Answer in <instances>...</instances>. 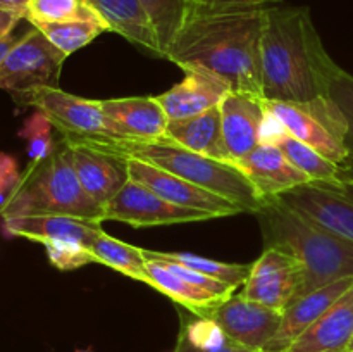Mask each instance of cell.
I'll return each mask as SVG.
<instances>
[{"label": "cell", "instance_id": "cell-35", "mask_svg": "<svg viewBox=\"0 0 353 352\" xmlns=\"http://www.w3.org/2000/svg\"><path fill=\"white\" fill-rule=\"evenodd\" d=\"M172 352H261L254 351V349H248L245 345L236 344L234 340L228 338L223 345H202L199 342L192 340V338L186 335L185 330L179 328L178 338H176V345L172 349Z\"/></svg>", "mask_w": 353, "mask_h": 352}, {"label": "cell", "instance_id": "cell-46", "mask_svg": "<svg viewBox=\"0 0 353 352\" xmlns=\"http://www.w3.org/2000/svg\"><path fill=\"white\" fill-rule=\"evenodd\" d=\"M78 352H90V351H78Z\"/></svg>", "mask_w": 353, "mask_h": 352}, {"label": "cell", "instance_id": "cell-27", "mask_svg": "<svg viewBox=\"0 0 353 352\" xmlns=\"http://www.w3.org/2000/svg\"><path fill=\"white\" fill-rule=\"evenodd\" d=\"M143 254L147 259H168V261L179 262L183 266L203 273V275L216 278L226 285L238 289L243 286L248 275L252 271V264H231V262H221L216 259L203 257V255L192 254V252H155L143 248Z\"/></svg>", "mask_w": 353, "mask_h": 352}, {"label": "cell", "instance_id": "cell-14", "mask_svg": "<svg viewBox=\"0 0 353 352\" xmlns=\"http://www.w3.org/2000/svg\"><path fill=\"white\" fill-rule=\"evenodd\" d=\"M185 78L168 92L157 95V102L164 109L169 121L188 119L217 107L231 90L221 76L199 66L183 68Z\"/></svg>", "mask_w": 353, "mask_h": 352}, {"label": "cell", "instance_id": "cell-18", "mask_svg": "<svg viewBox=\"0 0 353 352\" xmlns=\"http://www.w3.org/2000/svg\"><path fill=\"white\" fill-rule=\"evenodd\" d=\"M353 285V276H347L338 282L314 290L290 304L283 313L278 333L265 345L262 352H286L290 345L310 326L316 323L345 292Z\"/></svg>", "mask_w": 353, "mask_h": 352}, {"label": "cell", "instance_id": "cell-31", "mask_svg": "<svg viewBox=\"0 0 353 352\" xmlns=\"http://www.w3.org/2000/svg\"><path fill=\"white\" fill-rule=\"evenodd\" d=\"M54 124L40 110L33 113L24 121L23 128L19 130V137L26 140L30 162L41 161L52 154L57 144L54 138Z\"/></svg>", "mask_w": 353, "mask_h": 352}, {"label": "cell", "instance_id": "cell-7", "mask_svg": "<svg viewBox=\"0 0 353 352\" xmlns=\"http://www.w3.org/2000/svg\"><path fill=\"white\" fill-rule=\"evenodd\" d=\"M43 113L68 144H102L124 140L102 110L100 100L83 99L61 88H41L23 100Z\"/></svg>", "mask_w": 353, "mask_h": 352}, {"label": "cell", "instance_id": "cell-13", "mask_svg": "<svg viewBox=\"0 0 353 352\" xmlns=\"http://www.w3.org/2000/svg\"><path fill=\"white\" fill-rule=\"evenodd\" d=\"M128 169H130V179L143 183L152 192L161 195L168 202L176 204V206L205 211V213L212 214L214 217H228L243 213L231 200L209 192L205 188H200V186L183 179L181 176L164 171L157 166L128 159Z\"/></svg>", "mask_w": 353, "mask_h": 352}, {"label": "cell", "instance_id": "cell-33", "mask_svg": "<svg viewBox=\"0 0 353 352\" xmlns=\"http://www.w3.org/2000/svg\"><path fill=\"white\" fill-rule=\"evenodd\" d=\"M327 95L340 107L345 119H347L348 131L347 138H345V145H347L348 150L347 161L353 162V75L341 68L338 69V72L333 76L330 86H327Z\"/></svg>", "mask_w": 353, "mask_h": 352}, {"label": "cell", "instance_id": "cell-9", "mask_svg": "<svg viewBox=\"0 0 353 352\" xmlns=\"http://www.w3.org/2000/svg\"><path fill=\"white\" fill-rule=\"evenodd\" d=\"M303 289V266L299 259L279 247H264L261 257L241 289V295L265 307L285 313L300 299Z\"/></svg>", "mask_w": 353, "mask_h": 352}, {"label": "cell", "instance_id": "cell-19", "mask_svg": "<svg viewBox=\"0 0 353 352\" xmlns=\"http://www.w3.org/2000/svg\"><path fill=\"white\" fill-rule=\"evenodd\" d=\"M100 106L124 140L157 141L165 137L169 119L155 97L100 100Z\"/></svg>", "mask_w": 353, "mask_h": 352}, {"label": "cell", "instance_id": "cell-16", "mask_svg": "<svg viewBox=\"0 0 353 352\" xmlns=\"http://www.w3.org/2000/svg\"><path fill=\"white\" fill-rule=\"evenodd\" d=\"M231 162L247 176L262 202L278 199L288 190L310 182L274 145H257L250 154Z\"/></svg>", "mask_w": 353, "mask_h": 352}, {"label": "cell", "instance_id": "cell-10", "mask_svg": "<svg viewBox=\"0 0 353 352\" xmlns=\"http://www.w3.org/2000/svg\"><path fill=\"white\" fill-rule=\"evenodd\" d=\"M102 211L103 221H121L134 228L214 219L212 214L205 211L168 202L134 179H128L126 185L103 206Z\"/></svg>", "mask_w": 353, "mask_h": 352}, {"label": "cell", "instance_id": "cell-45", "mask_svg": "<svg viewBox=\"0 0 353 352\" xmlns=\"http://www.w3.org/2000/svg\"><path fill=\"white\" fill-rule=\"evenodd\" d=\"M350 351L353 352V340H352V344H350Z\"/></svg>", "mask_w": 353, "mask_h": 352}, {"label": "cell", "instance_id": "cell-15", "mask_svg": "<svg viewBox=\"0 0 353 352\" xmlns=\"http://www.w3.org/2000/svg\"><path fill=\"white\" fill-rule=\"evenodd\" d=\"M76 176L90 199L103 209L130 179L128 159L88 144H69Z\"/></svg>", "mask_w": 353, "mask_h": 352}, {"label": "cell", "instance_id": "cell-28", "mask_svg": "<svg viewBox=\"0 0 353 352\" xmlns=\"http://www.w3.org/2000/svg\"><path fill=\"white\" fill-rule=\"evenodd\" d=\"M24 19L31 26L65 21H97L105 24L88 0H30Z\"/></svg>", "mask_w": 353, "mask_h": 352}, {"label": "cell", "instance_id": "cell-25", "mask_svg": "<svg viewBox=\"0 0 353 352\" xmlns=\"http://www.w3.org/2000/svg\"><path fill=\"white\" fill-rule=\"evenodd\" d=\"M157 35L161 57H165L179 31L196 14L199 0H140Z\"/></svg>", "mask_w": 353, "mask_h": 352}, {"label": "cell", "instance_id": "cell-2", "mask_svg": "<svg viewBox=\"0 0 353 352\" xmlns=\"http://www.w3.org/2000/svg\"><path fill=\"white\" fill-rule=\"evenodd\" d=\"M264 9L200 12L186 23L164 59L179 68L199 66L233 92L262 97L261 35Z\"/></svg>", "mask_w": 353, "mask_h": 352}, {"label": "cell", "instance_id": "cell-36", "mask_svg": "<svg viewBox=\"0 0 353 352\" xmlns=\"http://www.w3.org/2000/svg\"><path fill=\"white\" fill-rule=\"evenodd\" d=\"M281 0H199L200 12H223V10H243V9H265L278 6Z\"/></svg>", "mask_w": 353, "mask_h": 352}, {"label": "cell", "instance_id": "cell-34", "mask_svg": "<svg viewBox=\"0 0 353 352\" xmlns=\"http://www.w3.org/2000/svg\"><path fill=\"white\" fill-rule=\"evenodd\" d=\"M157 261L164 262V264L168 266V268L171 269L172 273H176V275H178L179 278H183V280H185V282H188L190 285L199 286V289L205 290V292L212 293V295L219 297V299H223V300H226L228 297L233 295L234 290H236V289H233V286L226 285V283L219 282V280L210 278V276L203 275V273L195 271V269L188 268V266L179 264V262L168 261V259H157Z\"/></svg>", "mask_w": 353, "mask_h": 352}, {"label": "cell", "instance_id": "cell-22", "mask_svg": "<svg viewBox=\"0 0 353 352\" xmlns=\"http://www.w3.org/2000/svg\"><path fill=\"white\" fill-rule=\"evenodd\" d=\"M88 2L102 17L109 31L121 35L150 55L161 57L157 35L140 0H88Z\"/></svg>", "mask_w": 353, "mask_h": 352}, {"label": "cell", "instance_id": "cell-43", "mask_svg": "<svg viewBox=\"0 0 353 352\" xmlns=\"http://www.w3.org/2000/svg\"><path fill=\"white\" fill-rule=\"evenodd\" d=\"M10 190H12V186H10L6 179L0 178V206L6 202V199H7V195L10 193Z\"/></svg>", "mask_w": 353, "mask_h": 352}, {"label": "cell", "instance_id": "cell-40", "mask_svg": "<svg viewBox=\"0 0 353 352\" xmlns=\"http://www.w3.org/2000/svg\"><path fill=\"white\" fill-rule=\"evenodd\" d=\"M19 21H21L19 16H14V14L0 10V38H3L6 35L12 33L14 28L17 26V23H19Z\"/></svg>", "mask_w": 353, "mask_h": 352}, {"label": "cell", "instance_id": "cell-3", "mask_svg": "<svg viewBox=\"0 0 353 352\" xmlns=\"http://www.w3.org/2000/svg\"><path fill=\"white\" fill-rule=\"evenodd\" d=\"M264 247H279L303 266L302 295L353 276V242L324 228L312 217L272 199L255 213Z\"/></svg>", "mask_w": 353, "mask_h": 352}, {"label": "cell", "instance_id": "cell-32", "mask_svg": "<svg viewBox=\"0 0 353 352\" xmlns=\"http://www.w3.org/2000/svg\"><path fill=\"white\" fill-rule=\"evenodd\" d=\"M47 252V257L54 268L59 271H72V269L83 268L86 264L95 262V255L88 247L76 242H45L41 244Z\"/></svg>", "mask_w": 353, "mask_h": 352}, {"label": "cell", "instance_id": "cell-4", "mask_svg": "<svg viewBox=\"0 0 353 352\" xmlns=\"http://www.w3.org/2000/svg\"><path fill=\"white\" fill-rule=\"evenodd\" d=\"M48 214L103 221L102 207L90 199L76 176L71 147L62 137L50 155L28 164L0 206L2 219Z\"/></svg>", "mask_w": 353, "mask_h": 352}, {"label": "cell", "instance_id": "cell-12", "mask_svg": "<svg viewBox=\"0 0 353 352\" xmlns=\"http://www.w3.org/2000/svg\"><path fill=\"white\" fill-rule=\"evenodd\" d=\"M200 316L216 321L221 330L236 344L261 352L278 333L283 320V313L245 299L241 293H233L217 306L200 313Z\"/></svg>", "mask_w": 353, "mask_h": 352}, {"label": "cell", "instance_id": "cell-44", "mask_svg": "<svg viewBox=\"0 0 353 352\" xmlns=\"http://www.w3.org/2000/svg\"><path fill=\"white\" fill-rule=\"evenodd\" d=\"M333 352H352V351H348L347 349V351H333Z\"/></svg>", "mask_w": 353, "mask_h": 352}, {"label": "cell", "instance_id": "cell-1", "mask_svg": "<svg viewBox=\"0 0 353 352\" xmlns=\"http://www.w3.org/2000/svg\"><path fill=\"white\" fill-rule=\"evenodd\" d=\"M338 69L307 7H265L261 35L262 99L309 102L327 95Z\"/></svg>", "mask_w": 353, "mask_h": 352}, {"label": "cell", "instance_id": "cell-21", "mask_svg": "<svg viewBox=\"0 0 353 352\" xmlns=\"http://www.w3.org/2000/svg\"><path fill=\"white\" fill-rule=\"evenodd\" d=\"M353 340V285L286 352L350 351Z\"/></svg>", "mask_w": 353, "mask_h": 352}, {"label": "cell", "instance_id": "cell-20", "mask_svg": "<svg viewBox=\"0 0 353 352\" xmlns=\"http://www.w3.org/2000/svg\"><path fill=\"white\" fill-rule=\"evenodd\" d=\"M223 135L231 161L250 154L259 145V128L265 113L262 97L230 92L219 104Z\"/></svg>", "mask_w": 353, "mask_h": 352}, {"label": "cell", "instance_id": "cell-30", "mask_svg": "<svg viewBox=\"0 0 353 352\" xmlns=\"http://www.w3.org/2000/svg\"><path fill=\"white\" fill-rule=\"evenodd\" d=\"M279 148L286 155V159L296 169H300L310 182H336L340 179V164L324 157L310 145L288 135L285 141L279 145Z\"/></svg>", "mask_w": 353, "mask_h": 352}, {"label": "cell", "instance_id": "cell-5", "mask_svg": "<svg viewBox=\"0 0 353 352\" xmlns=\"http://www.w3.org/2000/svg\"><path fill=\"white\" fill-rule=\"evenodd\" d=\"M88 145H95L124 159L147 162L176 176H181L183 179L200 188H205L231 200L243 213L255 214L264 206L247 176L233 162L217 161V159L196 154L168 140L165 137L157 141L110 140Z\"/></svg>", "mask_w": 353, "mask_h": 352}, {"label": "cell", "instance_id": "cell-11", "mask_svg": "<svg viewBox=\"0 0 353 352\" xmlns=\"http://www.w3.org/2000/svg\"><path fill=\"white\" fill-rule=\"evenodd\" d=\"M278 200L353 242V183L347 179L307 182L279 195Z\"/></svg>", "mask_w": 353, "mask_h": 352}, {"label": "cell", "instance_id": "cell-17", "mask_svg": "<svg viewBox=\"0 0 353 352\" xmlns=\"http://www.w3.org/2000/svg\"><path fill=\"white\" fill-rule=\"evenodd\" d=\"M3 233L9 237H21L28 240L40 242H76L92 248L93 242L103 231L102 221L86 219L64 214H48V216L9 217L2 219Z\"/></svg>", "mask_w": 353, "mask_h": 352}, {"label": "cell", "instance_id": "cell-26", "mask_svg": "<svg viewBox=\"0 0 353 352\" xmlns=\"http://www.w3.org/2000/svg\"><path fill=\"white\" fill-rule=\"evenodd\" d=\"M90 251L93 252L95 262H99V264L109 266L114 271L123 273L124 276H130V278L150 286V278H148L147 273V257L143 254V248L117 240V238L102 231L100 237L93 242Z\"/></svg>", "mask_w": 353, "mask_h": 352}, {"label": "cell", "instance_id": "cell-29", "mask_svg": "<svg viewBox=\"0 0 353 352\" xmlns=\"http://www.w3.org/2000/svg\"><path fill=\"white\" fill-rule=\"evenodd\" d=\"M34 28L41 31L65 57L74 54L79 48L86 47L109 28L97 21H65V23H43Z\"/></svg>", "mask_w": 353, "mask_h": 352}, {"label": "cell", "instance_id": "cell-24", "mask_svg": "<svg viewBox=\"0 0 353 352\" xmlns=\"http://www.w3.org/2000/svg\"><path fill=\"white\" fill-rule=\"evenodd\" d=\"M147 273L152 289L159 290L179 307H185L192 313L200 314L223 302V299L219 297L212 295L199 286L190 285L188 282L179 278L164 262L157 261V259H147Z\"/></svg>", "mask_w": 353, "mask_h": 352}, {"label": "cell", "instance_id": "cell-8", "mask_svg": "<svg viewBox=\"0 0 353 352\" xmlns=\"http://www.w3.org/2000/svg\"><path fill=\"white\" fill-rule=\"evenodd\" d=\"M65 59L38 28L31 26L0 64V88L21 102L41 88H59Z\"/></svg>", "mask_w": 353, "mask_h": 352}, {"label": "cell", "instance_id": "cell-41", "mask_svg": "<svg viewBox=\"0 0 353 352\" xmlns=\"http://www.w3.org/2000/svg\"><path fill=\"white\" fill-rule=\"evenodd\" d=\"M21 37H23V35H16L12 31V33H9V35H6L3 38H0V64H2V61L6 59V55L12 50L14 45L21 40Z\"/></svg>", "mask_w": 353, "mask_h": 352}, {"label": "cell", "instance_id": "cell-38", "mask_svg": "<svg viewBox=\"0 0 353 352\" xmlns=\"http://www.w3.org/2000/svg\"><path fill=\"white\" fill-rule=\"evenodd\" d=\"M19 169H17V162L12 155L3 154L0 152V178L6 179L10 186H16V183L19 182Z\"/></svg>", "mask_w": 353, "mask_h": 352}, {"label": "cell", "instance_id": "cell-39", "mask_svg": "<svg viewBox=\"0 0 353 352\" xmlns=\"http://www.w3.org/2000/svg\"><path fill=\"white\" fill-rule=\"evenodd\" d=\"M28 3H30V0H0V10L14 14V16H19L21 19H24L26 17Z\"/></svg>", "mask_w": 353, "mask_h": 352}, {"label": "cell", "instance_id": "cell-6", "mask_svg": "<svg viewBox=\"0 0 353 352\" xmlns=\"http://www.w3.org/2000/svg\"><path fill=\"white\" fill-rule=\"evenodd\" d=\"M265 106L281 119L290 137L310 145L336 164L347 161V119L330 95L309 102L265 100Z\"/></svg>", "mask_w": 353, "mask_h": 352}, {"label": "cell", "instance_id": "cell-23", "mask_svg": "<svg viewBox=\"0 0 353 352\" xmlns=\"http://www.w3.org/2000/svg\"><path fill=\"white\" fill-rule=\"evenodd\" d=\"M165 138L196 154L231 162V155L224 141L219 106L188 119L169 121Z\"/></svg>", "mask_w": 353, "mask_h": 352}, {"label": "cell", "instance_id": "cell-37", "mask_svg": "<svg viewBox=\"0 0 353 352\" xmlns=\"http://www.w3.org/2000/svg\"><path fill=\"white\" fill-rule=\"evenodd\" d=\"M288 135V130L281 123V119L265 106V113L262 116L261 128H259V145H274V147H279Z\"/></svg>", "mask_w": 353, "mask_h": 352}, {"label": "cell", "instance_id": "cell-42", "mask_svg": "<svg viewBox=\"0 0 353 352\" xmlns=\"http://www.w3.org/2000/svg\"><path fill=\"white\" fill-rule=\"evenodd\" d=\"M340 178L353 183V162L347 161L343 164H340Z\"/></svg>", "mask_w": 353, "mask_h": 352}]
</instances>
